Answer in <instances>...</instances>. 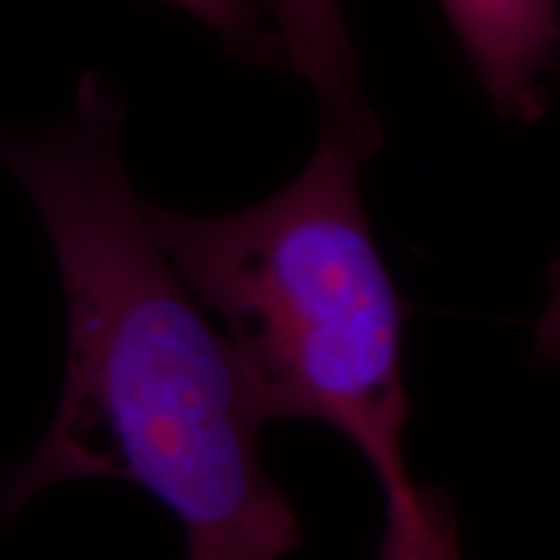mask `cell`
<instances>
[{"instance_id":"cell-1","label":"cell","mask_w":560,"mask_h":560,"mask_svg":"<svg viewBox=\"0 0 560 560\" xmlns=\"http://www.w3.org/2000/svg\"><path fill=\"white\" fill-rule=\"evenodd\" d=\"M125 104L86 70L58 122L0 125V170L37 210L66 304V371L50 425L0 490V514L75 480H122L166 506L187 560H283L291 501L260 459L249 384L174 268L132 190Z\"/></svg>"},{"instance_id":"cell-2","label":"cell","mask_w":560,"mask_h":560,"mask_svg":"<svg viewBox=\"0 0 560 560\" xmlns=\"http://www.w3.org/2000/svg\"><path fill=\"white\" fill-rule=\"evenodd\" d=\"M371 156L325 122L283 190L223 215L149 206L153 234L234 350L268 420L340 431L387 506L416 495L402 450L405 306L363 208Z\"/></svg>"},{"instance_id":"cell-3","label":"cell","mask_w":560,"mask_h":560,"mask_svg":"<svg viewBox=\"0 0 560 560\" xmlns=\"http://www.w3.org/2000/svg\"><path fill=\"white\" fill-rule=\"evenodd\" d=\"M495 112L537 122L550 107L560 62L558 0H441Z\"/></svg>"},{"instance_id":"cell-4","label":"cell","mask_w":560,"mask_h":560,"mask_svg":"<svg viewBox=\"0 0 560 560\" xmlns=\"http://www.w3.org/2000/svg\"><path fill=\"white\" fill-rule=\"evenodd\" d=\"M272 24L278 60L310 83L325 122L346 130L369 156L382 145V122L363 94V79L342 0H260Z\"/></svg>"},{"instance_id":"cell-5","label":"cell","mask_w":560,"mask_h":560,"mask_svg":"<svg viewBox=\"0 0 560 560\" xmlns=\"http://www.w3.org/2000/svg\"><path fill=\"white\" fill-rule=\"evenodd\" d=\"M376 560H467L454 503L444 490L418 486L405 503L384 506Z\"/></svg>"},{"instance_id":"cell-6","label":"cell","mask_w":560,"mask_h":560,"mask_svg":"<svg viewBox=\"0 0 560 560\" xmlns=\"http://www.w3.org/2000/svg\"><path fill=\"white\" fill-rule=\"evenodd\" d=\"M164 3L190 13L247 58L278 60L276 42L262 34L260 0H164Z\"/></svg>"},{"instance_id":"cell-7","label":"cell","mask_w":560,"mask_h":560,"mask_svg":"<svg viewBox=\"0 0 560 560\" xmlns=\"http://www.w3.org/2000/svg\"><path fill=\"white\" fill-rule=\"evenodd\" d=\"M532 359L537 366H560V255L548 265V304L535 325Z\"/></svg>"}]
</instances>
